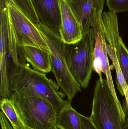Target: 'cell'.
<instances>
[{
	"instance_id": "cell-1",
	"label": "cell",
	"mask_w": 128,
	"mask_h": 129,
	"mask_svg": "<svg viewBox=\"0 0 128 129\" xmlns=\"http://www.w3.org/2000/svg\"><path fill=\"white\" fill-rule=\"evenodd\" d=\"M28 63L13 65L9 77L11 94L21 97H38L52 104L57 112L68 103L65 95L59 91L56 82L49 79L44 73L34 70Z\"/></svg>"
},
{
	"instance_id": "cell-2",
	"label": "cell",
	"mask_w": 128,
	"mask_h": 129,
	"mask_svg": "<svg viewBox=\"0 0 128 129\" xmlns=\"http://www.w3.org/2000/svg\"><path fill=\"white\" fill-rule=\"evenodd\" d=\"M89 117L98 129L127 128L126 110L114 97L106 79L96 81Z\"/></svg>"
},
{
	"instance_id": "cell-3",
	"label": "cell",
	"mask_w": 128,
	"mask_h": 129,
	"mask_svg": "<svg viewBox=\"0 0 128 129\" xmlns=\"http://www.w3.org/2000/svg\"><path fill=\"white\" fill-rule=\"evenodd\" d=\"M95 37L90 28L83 33L82 39L73 44L62 42V50L68 67L81 88L88 86L93 71V58Z\"/></svg>"
},
{
	"instance_id": "cell-4",
	"label": "cell",
	"mask_w": 128,
	"mask_h": 129,
	"mask_svg": "<svg viewBox=\"0 0 128 129\" xmlns=\"http://www.w3.org/2000/svg\"><path fill=\"white\" fill-rule=\"evenodd\" d=\"M36 26L50 49L52 71L56 82L71 103L81 88L73 77L68 67L62 50V41L59 33L40 22Z\"/></svg>"
},
{
	"instance_id": "cell-5",
	"label": "cell",
	"mask_w": 128,
	"mask_h": 129,
	"mask_svg": "<svg viewBox=\"0 0 128 129\" xmlns=\"http://www.w3.org/2000/svg\"><path fill=\"white\" fill-rule=\"evenodd\" d=\"M11 99L25 126L34 129H50L56 126L58 112L53 105L38 97H21L13 94Z\"/></svg>"
},
{
	"instance_id": "cell-6",
	"label": "cell",
	"mask_w": 128,
	"mask_h": 129,
	"mask_svg": "<svg viewBox=\"0 0 128 129\" xmlns=\"http://www.w3.org/2000/svg\"><path fill=\"white\" fill-rule=\"evenodd\" d=\"M9 18L19 47L30 46L40 48L51 54V51L40 30L10 0H6Z\"/></svg>"
},
{
	"instance_id": "cell-7",
	"label": "cell",
	"mask_w": 128,
	"mask_h": 129,
	"mask_svg": "<svg viewBox=\"0 0 128 129\" xmlns=\"http://www.w3.org/2000/svg\"><path fill=\"white\" fill-rule=\"evenodd\" d=\"M10 26L9 11L6 0H0V96L11 99L9 77L13 64L10 53L9 31Z\"/></svg>"
},
{
	"instance_id": "cell-8",
	"label": "cell",
	"mask_w": 128,
	"mask_h": 129,
	"mask_svg": "<svg viewBox=\"0 0 128 129\" xmlns=\"http://www.w3.org/2000/svg\"><path fill=\"white\" fill-rule=\"evenodd\" d=\"M82 26L83 33L92 28L95 34L104 35L102 14L105 0H67Z\"/></svg>"
},
{
	"instance_id": "cell-9",
	"label": "cell",
	"mask_w": 128,
	"mask_h": 129,
	"mask_svg": "<svg viewBox=\"0 0 128 129\" xmlns=\"http://www.w3.org/2000/svg\"><path fill=\"white\" fill-rule=\"evenodd\" d=\"M60 5L61 23L59 35L63 43L74 44L82 37V26L71 11L67 0H60Z\"/></svg>"
},
{
	"instance_id": "cell-10",
	"label": "cell",
	"mask_w": 128,
	"mask_h": 129,
	"mask_svg": "<svg viewBox=\"0 0 128 129\" xmlns=\"http://www.w3.org/2000/svg\"><path fill=\"white\" fill-rule=\"evenodd\" d=\"M40 22L59 33L61 23L60 0H31Z\"/></svg>"
},
{
	"instance_id": "cell-11",
	"label": "cell",
	"mask_w": 128,
	"mask_h": 129,
	"mask_svg": "<svg viewBox=\"0 0 128 129\" xmlns=\"http://www.w3.org/2000/svg\"><path fill=\"white\" fill-rule=\"evenodd\" d=\"M20 48L25 61L30 63L34 70L44 73L52 71L49 53L32 46H22Z\"/></svg>"
},
{
	"instance_id": "cell-12",
	"label": "cell",
	"mask_w": 128,
	"mask_h": 129,
	"mask_svg": "<svg viewBox=\"0 0 128 129\" xmlns=\"http://www.w3.org/2000/svg\"><path fill=\"white\" fill-rule=\"evenodd\" d=\"M103 25L105 38L109 46L115 51L116 56L118 53L119 35L118 23L116 14L111 11L102 14Z\"/></svg>"
},
{
	"instance_id": "cell-13",
	"label": "cell",
	"mask_w": 128,
	"mask_h": 129,
	"mask_svg": "<svg viewBox=\"0 0 128 129\" xmlns=\"http://www.w3.org/2000/svg\"><path fill=\"white\" fill-rule=\"evenodd\" d=\"M55 126L59 129H83L82 114L68 102L57 113Z\"/></svg>"
},
{
	"instance_id": "cell-14",
	"label": "cell",
	"mask_w": 128,
	"mask_h": 129,
	"mask_svg": "<svg viewBox=\"0 0 128 129\" xmlns=\"http://www.w3.org/2000/svg\"><path fill=\"white\" fill-rule=\"evenodd\" d=\"M106 51L107 54L109 56L110 59L115 69L116 75V83L119 92L122 96L125 98V104L126 110L128 114V86L125 82L123 74L121 71L119 64L118 59L115 51L109 46L107 43L106 45Z\"/></svg>"
},
{
	"instance_id": "cell-15",
	"label": "cell",
	"mask_w": 128,
	"mask_h": 129,
	"mask_svg": "<svg viewBox=\"0 0 128 129\" xmlns=\"http://www.w3.org/2000/svg\"><path fill=\"white\" fill-rule=\"evenodd\" d=\"M0 107L2 111L7 118L13 128L24 125L17 114L14 103L12 99L7 98L1 99Z\"/></svg>"
},
{
	"instance_id": "cell-16",
	"label": "cell",
	"mask_w": 128,
	"mask_h": 129,
	"mask_svg": "<svg viewBox=\"0 0 128 129\" xmlns=\"http://www.w3.org/2000/svg\"><path fill=\"white\" fill-rule=\"evenodd\" d=\"M35 23L40 22V20L34 8L31 0H10Z\"/></svg>"
},
{
	"instance_id": "cell-17",
	"label": "cell",
	"mask_w": 128,
	"mask_h": 129,
	"mask_svg": "<svg viewBox=\"0 0 128 129\" xmlns=\"http://www.w3.org/2000/svg\"><path fill=\"white\" fill-rule=\"evenodd\" d=\"M117 57L121 71L128 86V49L121 38L119 40Z\"/></svg>"
},
{
	"instance_id": "cell-18",
	"label": "cell",
	"mask_w": 128,
	"mask_h": 129,
	"mask_svg": "<svg viewBox=\"0 0 128 129\" xmlns=\"http://www.w3.org/2000/svg\"><path fill=\"white\" fill-rule=\"evenodd\" d=\"M110 11L116 13L128 11V0H106Z\"/></svg>"
},
{
	"instance_id": "cell-19",
	"label": "cell",
	"mask_w": 128,
	"mask_h": 129,
	"mask_svg": "<svg viewBox=\"0 0 128 129\" xmlns=\"http://www.w3.org/2000/svg\"><path fill=\"white\" fill-rule=\"evenodd\" d=\"M0 123L2 129H14L2 111L0 112Z\"/></svg>"
},
{
	"instance_id": "cell-20",
	"label": "cell",
	"mask_w": 128,
	"mask_h": 129,
	"mask_svg": "<svg viewBox=\"0 0 128 129\" xmlns=\"http://www.w3.org/2000/svg\"><path fill=\"white\" fill-rule=\"evenodd\" d=\"M83 123V129H98L93 123L90 117H87L82 115Z\"/></svg>"
},
{
	"instance_id": "cell-21",
	"label": "cell",
	"mask_w": 128,
	"mask_h": 129,
	"mask_svg": "<svg viewBox=\"0 0 128 129\" xmlns=\"http://www.w3.org/2000/svg\"><path fill=\"white\" fill-rule=\"evenodd\" d=\"M14 129H34L31 128H29V127H27V126H25L23 125L22 126H20V127H16V128H13ZM50 129H58V128L55 126L54 128H52Z\"/></svg>"
}]
</instances>
